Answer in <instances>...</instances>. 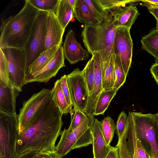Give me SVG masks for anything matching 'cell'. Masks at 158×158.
<instances>
[{
  "label": "cell",
  "instance_id": "cell-43",
  "mask_svg": "<svg viewBox=\"0 0 158 158\" xmlns=\"http://www.w3.org/2000/svg\"><path fill=\"white\" fill-rule=\"evenodd\" d=\"M68 1L74 9L76 6L77 0H68Z\"/></svg>",
  "mask_w": 158,
  "mask_h": 158
},
{
  "label": "cell",
  "instance_id": "cell-17",
  "mask_svg": "<svg viewBox=\"0 0 158 158\" xmlns=\"http://www.w3.org/2000/svg\"><path fill=\"white\" fill-rule=\"evenodd\" d=\"M19 91L0 80V112L7 114H16V100Z\"/></svg>",
  "mask_w": 158,
  "mask_h": 158
},
{
  "label": "cell",
  "instance_id": "cell-11",
  "mask_svg": "<svg viewBox=\"0 0 158 158\" xmlns=\"http://www.w3.org/2000/svg\"><path fill=\"white\" fill-rule=\"evenodd\" d=\"M130 30L125 27H117L113 45L114 56L119 58L126 76L131 67L132 56L133 43Z\"/></svg>",
  "mask_w": 158,
  "mask_h": 158
},
{
  "label": "cell",
  "instance_id": "cell-38",
  "mask_svg": "<svg viewBox=\"0 0 158 158\" xmlns=\"http://www.w3.org/2000/svg\"><path fill=\"white\" fill-rule=\"evenodd\" d=\"M150 71L152 76L158 85V63H155L152 65Z\"/></svg>",
  "mask_w": 158,
  "mask_h": 158
},
{
  "label": "cell",
  "instance_id": "cell-18",
  "mask_svg": "<svg viewBox=\"0 0 158 158\" xmlns=\"http://www.w3.org/2000/svg\"><path fill=\"white\" fill-rule=\"evenodd\" d=\"M92 56L94 57V64L93 88L92 92L88 98L85 111L86 113L93 114L99 96L103 90V88L100 56L98 53H95Z\"/></svg>",
  "mask_w": 158,
  "mask_h": 158
},
{
  "label": "cell",
  "instance_id": "cell-15",
  "mask_svg": "<svg viewBox=\"0 0 158 158\" xmlns=\"http://www.w3.org/2000/svg\"><path fill=\"white\" fill-rule=\"evenodd\" d=\"M47 31L45 51L55 46H60L64 31L53 12H48L47 18Z\"/></svg>",
  "mask_w": 158,
  "mask_h": 158
},
{
  "label": "cell",
  "instance_id": "cell-39",
  "mask_svg": "<svg viewBox=\"0 0 158 158\" xmlns=\"http://www.w3.org/2000/svg\"><path fill=\"white\" fill-rule=\"evenodd\" d=\"M137 140L138 150V154L140 158H149L146 152L142 145L139 139L137 138Z\"/></svg>",
  "mask_w": 158,
  "mask_h": 158
},
{
  "label": "cell",
  "instance_id": "cell-20",
  "mask_svg": "<svg viewBox=\"0 0 158 158\" xmlns=\"http://www.w3.org/2000/svg\"><path fill=\"white\" fill-rule=\"evenodd\" d=\"M50 98L63 114L70 113L72 110L68 104L62 91L59 79L54 83L51 89Z\"/></svg>",
  "mask_w": 158,
  "mask_h": 158
},
{
  "label": "cell",
  "instance_id": "cell-29",
  "mask_svg": "<svg viewBox=\"0 0 158 158\" xmlns=\"http://www.w3.org/2000/svg\"><path fill=\"white\" fill-rule=\"evenodd\" d=\"M97 5L103 10H110L117 7L124 6L126 4L132 5L138 1L118 0H94Z\"/></svg>",
  "mask_w": 158,
  "mask_h": 158
},
{
  "label": "cell",
  "instance_id": "cell-23",
  "mask_svg": "<svg viewBox=\"0 0 158 158\" xmlns=\"http://www.w3.org/2000/svg\"><path fill=\"white\" fill-rule=\"evenodd\" d=\"M141 42L142 48L152 55L158 63V29L152 30L143 37Z\"/></svg>",
  "mask_w": 158,
  "mask_h": 158
},
{
  "label": "cell",
  "instance_id": "cell-16",
  "mask_svg": "<svg viewBox=\"0 0 158 158\" xmlns=\"http://www.w3.org/2000/svg\"><path fill=\"white\" fill-rule=\"evenodd\" d=\"M111 10L116 27H123L130 29L140 14L136 6L133 5L120 6Z\"/></svg>",
  "mask_w": 158,
  "mask_h": 158
},
{
  "label": "cell",
  "instance_id": "cell-35",
  "mask_svg": "<svg viewBox=\"0 0 158 158\" xmlns=\"http://www.w3.org/2000/svg\"><path fill=\"white\" fill-rule=\"evenodd\" d=\"M62 89L65 96L67 102L72 109L73 107L71 102L69 89L68 86L67 75L64 74L59 79Z\"/></svg>",
  "mask_w": 158,
  "mask_h": 158
},
{
  "label": "cell",
  "instance_id": "cell-12",
  "mask_svg": "<svg viewBox=\"0 0 158 158\" xmlns=\"http://www.w3.org/2000/svg\"><path fill=\"white\" fill-rule=\"evenodd\" d=\"M137 138L131 112H129L125 130L118 139L116 147L119 158H140L138 152Z\"/></svg>",
  "mask_w": 158,
  "mask_h": 158
},
{
  "label": "cell",
  "instance_id": "cell-5",
  "mask_svg": "<svg viewBox=\"0 0 158 158\" xmlns=\"http://www.w3.org/2000/svg\"><path fill=\"white\" fill-rule=\"evenodd\" d=\"M131 113L137 137L149 156L158 158V119L155 114Z\"/></svg>",
  "mask_w": 158,
  "mask_h": 158
},
{
  "label": "cell",
  "instance_id": "cell-27",
  "mask_svg": "<svg viewBox=\"0 0 158 158\" xmlns=\"http://www.w3.org/2000/svg\"><path fill=\"white\" fill-rule=\"evenodd\" d=\"M39 10L55 13L59 0H27Z\"/></svg>",
  "mask_w": 158,
  "mask_h": 158
},
{
  "label": "cell",
  "instance_id": "cell-6",
  "mask_svg": "<svg viewBox=\"0 0 158 158\" xmlns=\"http://www.w3.org/2000/svg\"><path fill=\"white\" fill-rule=\"evenodd\" d=\"M48 14L47 12L39 10L23 48L26 57L27 72L28 68L45 51Z\"/></svg>",
  "mask_w": 158,
  "mask_h": 158
},
{
  "label": "cell",
  "instance_id": "cell-14",
  "mask_svg": "<svg viewBox=\"0 0 158 158\" xmlns=\"http://www.w3.org/2000/svg\"><path fill=\"white\" fill-rule=\"evenodd\" d=\"M63 47L65 57L71 64L86 60L89 57L88 51L84 49L77 41L72 30L67 34Z\"/></svg>",
  "mask_w": 158,
  "mask_h": 158
},
{
  "label": "cell",
  "instance_id": "cell-9",
  "mask_svg": "<svg viewBox=\"0 0 158 158\" xmlns=\"http://www.w3.org/2000/svg\"><path fill=\"white\" fill-rule=\"evenodd\" d=\"M51 92V89L43 88L23 102L18 115L19 135L24 132L36 114L48 100Z\"/></svg>",
  "mask_w": 158,
  "mask_h": 158
},
{
  "label": "cell",
  "instance_id": "cell-19",
  "mask_svg": "<svg viewBox=\"0 0 158 158\" xmlns=\"http://www.w3.org/2000/svg\"><path fill=\"white\" fill-rule=\"evenodd\" d=\"M93 158H106L112 146L108 145L104 137L101 122L95 118L92 128Z\"/></svg>",
  "mask_w": 158,
  "mask_h": 158
},
{
  "label": "cell",
  "instance_id": "cell-31",
  "mask_svg": "<svg viewBox=\"0 0 158 158\" xmlns=\"http://www.w3.org/2000/svg\"><path fill=\"white\" fill-rule=\"evenodd\" d=\"M9 76L8 61L2 48H0V80L10 86Z\"/></svg>",
  "mask_w": 158,
  "mask_h": 158
},
{
  "label": "cell",
  "instance_id": "cell-1",
  "mask_svg": "<svg viewBox=\"0 0 158 158\" xmlns=\"http://www.w3.org/2000/svg\"><path fill=\"white\" fill-rule=\"evenodd\" d=\"M63 114L49 97L39 110L28 127L19 135L16 158L31 152L55 151V143L60 135Z\"/></svg>",
  "mask_w": 158,
  "mask_h": 158
},
{
  "label": "cell",
  "instance_id": "cell-37",
  "mask_svg": "<svg viewBox=\"0 0 158 158\" xmlns=\"http://www.w3.org/2000/svg\"><path fill=\"white\" fill-rule=\"evenodd\" d=\"M142 3V5L147 8L149 11L155 18L156 22V29H158V7L148 3Z\"/></svg>",
  "mask_w": 158,
  "mask_h": 158
},
{
  "label": "cell",
  "instance_id": "cell-41",
  "mask_svg": "<svg viewBox=\"0 0 158 158\" xmlns=\"http://www.w3.org/2000/svg\"><path fill=\"white\" fill-rule=\"evenodd\" d=\"M36 152H31L21 156L17 158H34V156Z\"/></svg>",
  "mask_w": 158,
  "mask_h": 158
},
{
  "label": "cell",
  "instance_id": "cell-36",
  "mask_svg": "<svg viewBox=\"0 0 158 158\" xmlns=\"http://www.w3.org/2000/svg\"><path fill=\"white\" fill-rule=\"evenodd\" d=\"M34 158H62L55 151L53 152H36Z\"/></svg>",
  "mask_w": 158,
  "mask_h": 158
},
{
  "label": "cell",
  "instance_id": "cell-21",
  "mask_svg": "<svg viewBox=\"0 0 158 158\" xmlns=\"http://www.w3.org/2000/svg\"><path fill=\"white\" fill-rule=\"evenodd\" d=\"M74 17L84 25L93 24L97 22L84 0H77L74 9Z\"/></svg>",
  "mask_w": 158,
  "mask_h": 158
},
{
  "label": "cell",
  "instance_id": "cell-8",
  "mask_svg": "<svg viewBox=\"0 0 158 158\" xmlns=\"http://www.w3.org/2000/svg\"><path fill=\"white\" fill-rule=\"evenodd\" d=\"M1 48L7 60L10 71V86L19 92L24 85L27 72V60L24 49Z\"/></svg>",
  "mask_w": 158,
  "mask_h": 158
},
{
  "label": "cell",
  "instance_id": "cell-40",
  "mask_svg": "<svg viewBox=\"0 0 158 158\" xmlns=\"http://www.w3.org/2000/svg\"><path fill=\"white\" fill-rule=\"evenodd\" d=\"M106 158H119L117 148L112 146Z\"/></svg>",
  "mask_w": 158,
  "mask_h": 158
},
{
  "label": "cell",
  "instance_id": "cell-10",
  "mask_svg": "<svg viewBox=\"0 0 158 158\" xmlns=\"http://www.w3.org/2000/svg\"><path fill=\"white\" fill-rule=\"evenodd\" d=\"M67 77L73 108L86 113L85 110L88 103L89 93L82 71L79 68H76L67 75Z\"/></svg>",
  "mask_w": 158,
  "mask_h": 158
},
{
  "label": "cell",
  "instance_id": "cell-32",
  "mask_svg": "<svg viewBox=\"0 0 158 158\" xmlns=\"http://www.w3.org/2000/svg\"><path fill=\"white\" fill-rule=\"evenodd\" d=\"M71 116V122L68 129L72 131L81 123L85 119L87 118L89 113H84L76 108H73L70 113Z\"/></svg>",
  "mask_w": 158,
  "mask_h": 158
},
{
  "label": "cell",
  "instance_id": "cell-42",
  "mask_svg": "<svg viewBox=\"0 0 158 158\" xmlns=\"http://www.w3.org/2000/svg\"><path fill=\"white\" fill-rule=\"evenodd\" d=\"M142 2H147L150 3L155 6L158 7V0H141Z\"/></svg>",
  "mask_w": 158,
  "mask_h": 158
},
{
  "label": "cell",
  "instance_id": "cell-30",
  "mask_svg": "<svg viewBox=\"0 0 158 158\" xmlns=\"http://www.w3.org/2000/svg\"><path fill=\"white\" fill-rule=\"evenodd\" d=\"M114 68L115 80L113 88L118 89L125 82L127 76L125 73L119 58L116 56H115Z\"/></svg>",
  "mask_w": 158,
  "mask_h": 158
},
{
  "label": "cell",
  "instance_id": "cell-33",
  "mask_svg": "<svg viewBox=\"0 0 158 158\" xmlns=\"http://www.w3.org/2000/svg\"><path fill=\"white\" fill-rule=\"evenodd\" d=\"M89 7L97 22H100L104 18L106 10H103L95 3L94 0H84Z\"/></svg>",
  "mask_w": 158,
  "mask_h": 158
},
{
  "label": "cell",
  "instance_id": "cell-25",
  "mask_svg": "<svg viewBox=\"0 0 158 158\" xmlns=\"http://www.w3.org/2000/svg\"><path fill=\"white\" fill-rule=\"evenodd\" d=\"M118 90L113 88L109 89L103 90L101 92L99 96L93 114L94 115H104Z\"/></svg>",
  "mask_w": 158,
  "mask_h": 158
},
{
  "label": "cell",
  "instance_id": "cell-26",
  "mask_svg": "<svg viewBox=\"0 0 158 158\" xmlns=\"http://www.w3.org/2000/svg\"><path fill=\"white\" fill-rule=\"evenodd\" d=\"M102 133L106 142L108 145H110L116 130V125L113 119L108 116L101 121Z\"/></svg>",
  "mask_w": 158,
  "mask_h": 158
},
{
  "label": "cell",
  "instance_id": "cell-4",
  "mask_svg": "<svg viewBox=\"0 0 158 158\" xmlns=\"http://www.w3.org/2000/svg\"><path fill=\"white\" fill-rule=\"evenodd\" d=\"M94 116L89 113L87 118L77 128L71 131L65 128L61 131L55 151L62 157L73 150L92 144V128L95 119Z\"/></svg>",
  "mask_w": 158,
  "mask_h": 158
},
{
  "label": "cell",
  "instance_id": "cell-44",
  "mask_svg": "<svg viewBox=\"0 0 158 158\" xmlns=\"http://www.w3.org/2000/svg\"><path fill=\"white\" fill-rule=\"evenodd\" d=\"M155 115L156 117V118L158 119V112H157L156 114H155Z\"/></svg>",
  "mask_w": 158,
  "mask_h": 158
},
{
  "label": "cell",
  "instance_id": "cell-2",
  "mask_svg": "<svg viewBox=\"0 0 158 158\" xmlns=\"http://www.w3.org/2000/svg\"><path fill=\"white\" fill-rule=\"evenodd\" d=\"M117 28L111 10H106L104 18L100 22L84 25L81 35L84 45L92 55L95 53L99 54L101 67L115 58L113 45Z\"/></svg>",
  "mask_w": 158,
  "mask_h": 158
},
{
  "label": "cell",
  "instance_id": "cell-34",
  "mask_svg": "<svg viewBox=\"0 0 158 158\" xmlns=\"http://www.w3.org/2000/svg\"><path fill=\"white\" fill-rule=\"evenodd\" d=\"M127 120L128 116L125 111H121L118 116L116 125L118 139L120 138L123 135L126 127Z\"/></svg>",
  "mask_w": 158,
  "mask_h": 158
},
{
  "label": "cell",
  "instance_id": "cell-28",
  "mask_svg": "<svg viewBox=\"0 0 158 158\" xmlns=\"http://www.w3.org/2000/svg\"><path fill=\"white\" fill-rule=\"evenodd\" d=\"M82 72L88 89L89 96L92 92L94 77V64L93 56Z\"/></svg>",
  "mask_w": 158,
  "mask_h": 158
},
{
  "label": "cell",
  "instance_id": "cell-24",
  "mask_svg": "<svg viewBox=\"0 0 158 158\" xmlns=\"http://www.w3.org/2000/svg\"><path fill=\"white\" fill-rule=\"evenodd\" d=\"M59 46H55L42 53L28 68L26 75L33 74L44 68L53 58Z\"/></svg>",
  "mask_w": 158,
  "mask_h": 158
},
{
  "label": "cell",
  "instance_id": "cell-13",
  "mask_svg": "<svg viewBox=\"0 0 158 158\" xmlns=\"http://www.w3.org/2000/svg\"><path fill=\"white\" fill-rule=\"evenodd\" d=\"M64 58L61 45L59 47L53 58L44 68L33 74L26 75L25 85L34 82L47 83L52 78L56 76L61 68L65 66Z\"/></svg>",
  "mask_w": 158,
  "mask_h": 158
},
{
  "label": "cell",
  "instance_id": "cell-3",
  "mask_svg": "<svg viewBox=\"0 0 158 158\" xmlns=\"http://www.w3.org/2000/svg\"><path fill=\"white\" fill-rule=\"evenodd\" d=\"M39 11L26 0L18 14L2 21L0 28V47L23 49Z\"/></svg>",
  "mask_w": 158,
  "mask_h": 158
},
{
  "label": "cell",
  "instance_id": "cell-22",
  "mask_svg": "<svg viewBox=\"0 0 158 158\" xmlns=\"http://www.w3.org/2000/svg\"><path fill=\"white\" fill-rule=\"evenodd\" d=\"M55 13L60 25L65 30L69 22L74 17V9L68 0H59Z\"/></svg>",
  "mask_w": 158,
  "mask_h": 158
},
{
  "label": "cell",
  "instance_id": "cell-45",
  "mask_svg": "<svg viewBox=\"0 0 158 158\" xmlns=\"http://www.w3.org/2000/svg\"><path fill=\"white\" fill-rule=\"evenodd\" d=\"M149 158H151V157L149 156Z\"/></svg>",
  "mask_w": 158,
  "mask_h": 158
},
{
  "label": "cell",
  "instance_id": "cell-7",
  "mask_svg": "<svg viewBox=\"0 0 158 158\" xmlns=\"http://www.w3.org/2000/svg\"><path fill=\"white\" fill-rule=\"evenodd\" d=\"M19 135L18 115L0 112V158H16Z\"/></svg>",
  "mask_w": 158,
  "mask_h": 158
}]
</instances>
